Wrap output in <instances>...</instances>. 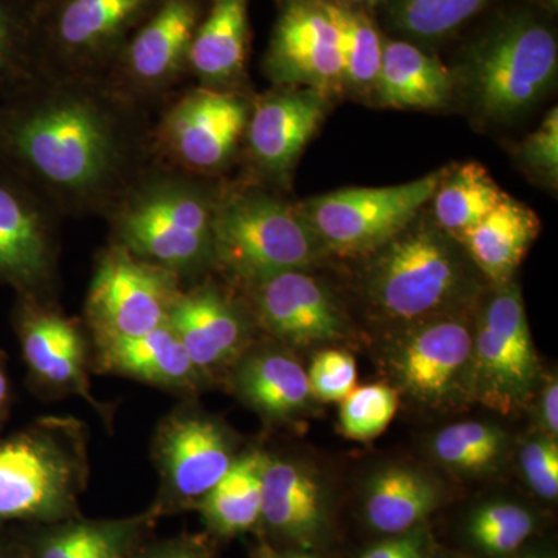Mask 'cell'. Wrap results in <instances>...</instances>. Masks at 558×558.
Segmentation results:
<instances>
[{"mask_svg": "<svg viewBox=\"0 0 558 558\" xmlns=\"http://www.w3.org/2000/svg\"><path fill=\"white\" fill-rule=\"evenodd\" d=\"M153 117L105 78L40 73L0 101V160L64 218H106L156 161Z\"/></svg>", "mask_w": 558, "mask_h": 558, "instance_id": "6da1fadb", "label": "cell"}, {"mask_svg": "<svg viewBox=\"0 0 558 558\" xmlns=\"http://www.w3.org/2000/svg\"><path fill=\"white\" fill-rule=\"evenodd\" d=\"M223 180L194 178L154 161L106 216L110 244L172 271L185 286L211 275Z\"/></svg>", "mask_w": 558, "mask_h": 558, "instance_id": "7a4b0ae2", "label": "cell"}, {"mask_svg": "<svg viewBox=\"0 0 558 558\" xmlns=\"http://www.w3.org/2000/svg\"><path fill=\"white\" fill-rule=\"evenodd\" d=\"M89 476V436L80 418L44 416L0 436V527L81 515Z\"/></svg>", "mask_w": 558, "mask_h": 558, "instance_id": "3957f363", "label": "cell"}, {"mask_svg": "<svg viewBox=\"0 0 558 558\" xmlns=\"http://www.w3.org/2000/svg\"><path fill=\"white\" fill-rule=\"evenodd\" d=\"M323 252L299 205L250 180H223L215 215L216 271L240 286L307 270Z\"/></svg>", "mask_w": 558, "mask_h": 558, "instance_id": "277c9868", "label": "cell"}, {"mask_svg": "<svg viewBox=\"0 0 558 558\" xmlns=\"http://www.w3.org/2000/svg\"><path fill=\"white\" fill-rule=\"evenodd\" d=\"M469 256L461 242L418 215L368 255L365 289L385 317L403 323L449 314L470 290Z\"/></svg>", "mask_w": 558, "mask_h": 558, "instance_id": "5b68a950", "label": "cell"}, {"mask_svg": "<svg viewBox=\"0 0 558 558\" xmlns=\"http://www.w3.org/2000/svg\"><path fill=\"white\" fill-rule=\"evenodd\" d=\"M557 70L556 33L534 14L512 13L469 47L462 76L481 116L509 121L553 89Z\"/></svg>", "mask_w": 558, "mask_h": 558, "instance_id": "8992f818", "label": "cell"}, {"mask_svg": "<svg viewBox=\"0 0 558 558\" xmlns=\"http://www.w3.org/2000/svg\"><path fill=\"white\" fill-rule=\"evenodd\" d=\"M252 101L248 90H179L154 113V160L194 178L226 179L241 157Z\"/></svg>", "mask_w": 558, "mask_h": 558, "instance_id": "52a82bcc", "label": "cell"}, {"mask_svg": "<svg viewBox=\"0 0 558 558\" xmlns=\"http://www.w3.org/2000/svg\"><path fill=\"white\" fill-rule=\"evenodd\" d=\"M160 0H35L40 73L102 78Z\"/></svg>", "mask_w": 558, "mask_h": 558, "instance_id": "ba28073f", "label": "cell"}, {"mask_svg": "<svg viewBox=\"0 0 558 558\" xmlns=\"http://www.w3.org/2000/svg\"><path fill=\"white\" fill-rule=\"evenodd\" d=\"M182 279L110 244L98 253L84 304L92 343L145 336L168 325Z\"/></svg>", "mask_w": 558, "mask_h": 558, "instance_id": "9c48e42d", "label": "cell"}, {"mask_svg": "<svg viewBox=\"0 0 558 558\" xmlns=\"http://www.w3.org/2000/svg\"><path fill=\"white\" fill-rule=\"evenodd\" d=\"M207 5L208 0H160L102 78L154 116L190 76L191 46Z\"/></svg>", "mask_w": 558, "mask_h": 558, "instance_id": "30bf717a", "label": "cell"}, {"mask_svg": "<svg viewBox=\"0 0 558 558\" xmlns=\"http://www.w3.org/2000/svg\"><path fill=\"white\" fill-rule=\"evenodd\" d=\"M444 170L400 185L344 189L300 202L301 215L323 250L340 256H368L424 211Z\"/></svg>", "mask_w": 558, "mask_h": 558, "instance_id": "8fae6325", "label": "cell"}, {"mask_svg": "<svg viewBox=\"0 0 558 558\" xmlns=\"http://www.w3.org/2000/svg\"><path fill=\"white\" fill-rule=\"evenodd\" d=\"M238 457L234 435L223 422L190 402L175 407L154 432L159 494L150 509L159 519L196 510Z\"/></svg>", "mask_w": 558, "mask_h": 558, "instance_id": "7c38bea8", "label": "cell"}, {"mask_svg": "<svg viewBox=\"0 0 558 558\" xmlns=\"http://www.w3.org/2000/svg\"><path fill=\"white\" fill-rule=\"evenodd\" d=\"M13 328L31 387L43 398L86 400L106 424L113 418L112 405L100 402L90 389L89 330L69 317L57 301L16 295Z\"/></svg>", "mask_w": 558, "mask_h": 558, "instance_id": "4fadbf2b", "label": "cell"}, {"mask_svg": "<svg viewBox=\"0 0 558 558\" xmlns=\"http://www.w3.org/2000/svg\"><path fill=\"white\" fill-rule=\"evenodd\" d=\"M64 216L0 160V286L54 300Z\"/></svg>", "mask_w": 558, "mask_h": 558, "instance_id": "5bb4252c", "label": "cell"}, {"mask_svg": "<svg viewBox=\"0 0 558 558\" xmlns=\"http://www.w3.org/2000/svg\"><path fill=\"white\" fill-rule=\"evenodd\" d=\"M538 362L520 289L498 286L473 339L469 385L484 405L510 413L526 403L537 381Z\"/></svg>", "mask_w": 558, "mask_h": 558, "instance_id": "9a60e30c", "label": "cell"}, {"mask_svg": "<svg viewBox=\"0 0 558 558\" xmlns=\"http://www.w3.org/2000/svg\"><path fill=\"white\" fill-rule=\"evenodd\" d=\"M263 72L274 86L307 87L328 98L344 90L340 33L328 0H277Z\"/></svg>", "mask_w": 558, "mask_h": 558, "instance_id": "2e32d148", "label": "cell"}, {"mask_svg": "<svg viewBox=\"0 0 558 558\" xmlns=\"http://www.w3.org/2000/svg\"><path fill=\"white\" fill-rule=\"evenodd\" d=\"M329 98L307 87L274 86L253 97L241 156L245 180L277 190L325 121Z\"/></svg>", "mask_w": 558, "mask_h": 558, "instance_id": "e0dca14e", "label": "cell"}, {"mask_svg": "<svg viewBox=\"0 0 558 558\" xmlns=\"http://www.w3.org/2000/svg\"><path fill=\"white\" fill-rule=\"evenodd\" d=\"M253 323L247 303L211 275L183 288L168 319L208 384L220 374H230L248 351Z\"/></svg>", "mask_w": 558, "mask_h": 558, "instance_id": "ac0fdd59", "label": "cell"}, {"mask_svg": "<svg viewBox=\"0 0 558 558\" xmlns=\"http://www.w3.org/2000/svg\"><path fill=\"white\" fill-rule=\"evenodd\" d=\"M256 325L290 347L332 343L348 336V319L325 282L288 270L242 286Z\"/></svg>", "mask_w": 558, "mask_h": 558, "instance_id": "d6986e66", "label": "cell"}, {"mask_svg": "<svg viewBox=\"0 0 558 558\" xmlns=\"http://www.w3.org/2000/svg\"><path fill=\"white\" fill-rule=\"evenodd\" d=\"M472 348L464 318L444 314L418 322L395 357L400 385L418 402L439 405L469 376Z\"/></svg>", "mask_w": 558, "mask_h": 558, "instance_id": "ffe728a7", "label": "cell"}, {"mask_svg": "<svg viewBox=\"0 0 558 558\" xmlns=\"http://www.w3.org/2000/svg\"><path fill=\"white\" fill-rule=\"evenodd\" d=\"M159 517L153 509L113 520L83 517L11 529L22 558H132Z\"/></svg>", "mask_w": 558, "mask_h": 558, "instance_id": "44dd1931", "label": "cell"}, {"mask_svg": "<svg viewBox=\"0 0 558 558\" xmlns=\"http://www.w3.org/2000/svg\"><path fill=\"white\" fill-rule=\"evenodd\" d=\"M98 373L128 377L179 398H194L208 381L197 371L170 325L145 333L94 344Z\"/></svg>", "mask_w": 558, "mask_h": 558, "instance_id": "7402d4cb", "label": "cell"}, {"mask_svg": "<svg viewBox=\"0 0 558 558\" xmlns=\"http://www.w3.org/2000/svg\"><path fill=\"white\" fill-rule=\"evenodd\" d=\"M259 523L303 548L317 545L326 526V498L315 473L299 461L267 454Z\"/></svg>", "mask_w": 558, "mask_h": 558, "instance_id": "603a6c76", "label": "cell"}, {"mask_svg": "<svg viewBox=\"0 0 558 558\" xmlns=\"http://www.w3.org/2000/svg\"><path fill=\"white\" fill-rule=\"evenodd\" d=\"M250 2L208 0L190 51V76L199 86L247 90Z\"/></svg>", "mask_w": 558, "mask_h": 558, "instance_id": "cb8c5ba5", "label": "cell"}, {"mask_svg": "<svg viewBox=\"0 0 558 558\" xmlns=\"http://www.w3.org/2000/svg\"><path fill=\"white\" fill-rule=\"evenodd\" d=\"M238 398L267 421H288L310 407L307 373L288 352L248 349L230 373Z\"/></svg>", "mask_w": 558, "mask_h": 558, "instance_id": "d4e9b609", "label": "cell"}, {"mask_svg": "<svg viewBox=\"0 0 558 558\" xmlns=\"http://www.w3.org/2000/svg\"><path fill=\"white\" fill-rule=\"evenodd\" d=\"M539 230L542 222L534 209L508 194L462 238L461 245L488 281L505 286L519 270Z\"/></svg>", "mask_w": 558, "mask_h": 558, "instance_id": "484cf974", "label": "cell"}, {"mask_svg": "<svg viewBox=\"0 0 558 558\" xmlns=\"http://www.w3.org/2000/svg\"><path fill=\"white\" fill-rule=\"evenodd\" d=\"M453 76L409 40H385L374 97L385 108L440 109L449 105Z\"/></svg>", "mask_w": 558, "mask_h": 558, "instance_id": "4316f807", "label": "cell"}, {"mask_svg": "<svg viewBox=\"0 0 558 558\" xmlns=\"http://www.w3.org/2000/svg\"><path fill=\"white\" fill-rule=\"evenodd\" d=\"M435 483L416 469L389 465L366 488V520L376 531L399 535L413 531L438 505Z\"/></svg>", "mask_w": 558, "mask_h": 558, "instance_id": "83f0119b", "label": "cell"}, {"mask_svg": "<svg viewBox=\"0 0 558 558\" xmlns=\"http://www.w3.org/2000/svg\"><path fill=\"white\" fill-rule=\"evenodd\" d=\"M266 459L267 453L260 450L240 454L223 478L201 499L196 510L213 534L234 537L259 524Z\"/></svg>", "mask_w": 558, "mask_h": 558, "instance_id": "f1b7e54d", "label": "cell"}, {"mask_svg": "<svg viewBox=\"0 0 558 558\" xmlns=\"http://www.w3.org/2000/svg\"><path fill=\"white\" fill-rule=\"evenodd\" d=\"M506 196L478 161L458 165L444 170L429 201L432 219L444 233L461 242Z\"/></svg>", "mask_w": 558, "mask_h": 558, "instance_id": "f546056e", "label": "cell"}, {"mask_svg": "<svg viewBox=\"0 0 558 558\" xmlns=\"http://www.w3.org/2000/svg\"><path fill=\"white\" fill-rule=\"evenodd\" d=\"M328 7L340 33L344 90L373 98L385 43L379 28L368 11L341 0H328Z\"/></svg>", "mask_w": 558, "mask_h": 558, "instance_id": "4dcf8cb0", "label": "cell"}, {"mask_svg": "<svg viewBox=\"0 0 558 558\" xmlns=\"http://www.w3.org/2000/svg\"><path fill=\"white\" fill-rule=\"evenodd\" d=\"M39 75L35 0H0V101Z\"/></svg>", "mask_w": 558, "mask_h": 558, "instance_id": "1f68e13d", "label": "cell"}, {"mask_svg": "<svg viewBox=\"0 0 558 558\" xmlns=\"http://www.w3.org/2000/svg\"><path fill=\"white\" fill-rule=\"evenodd\" d=\"M495 0H387L388 24L414 40H440Z\"/></svg>", "mask_w": 558, "mask_h": 558, "instance_id": "d6a6232c", "label": "cell"}, {"mask_svg": "<svg viewBox=\"0 0 558 558\" xmlns=\"http://www.w3.org/2000/svg\"><path fill=\"white\" fill-rule=\"evenodd\" d=\"M432 450L440 464L457 472H487L505 453L506 433L483 422H461L440 429Z\"/></svg>", "mask_w": 558, "mask_h": 558, "instance_id": "836d02e7", "label": "cell"}, {"mask_svg": "<svg viewBox=\"0 0 558 558\" xmlns=\"http://www.w3.org/2000/svg\"><path fill=\"white\" fill-rule=\"evenodd\" d=\"M532 513L515 502H488L472 513L469 537L487 556L501 557L515 553L534 532Z\"/></svg>", "mask_w": 558, "mask_h": 558, "instance_id": "e575fe53", "label": "cell"}, {"mask_svg": "<svg viewBox=\"0 0 558 558\" xmlns=\"http://www.w3.org/2000/svg\"><path fill=\"white\" fill-rule=\"evenodd\" d=\"M399 407L398 389L385 384L354 388L341 400V432L349 439L369 440L391 424Z\"/></svg>", "mask_w": 558, "mask_h": 558, "instance_id": "d590c367", "label": "cell"}, {"mask_svg": "<svg viewBox=\"0 0 558 558\" xmlns=\"http://www.w3.org/2000/svg\"><path fill=\"white\" fill-rule=\"evenodd\" d=\"M306 373L312 399L322 402H341L357 385L355 360L340 349L318 352Z\"/></svg>", "mask_w": 558, "mask_h": 558, "instance_id": "8d00e7d4", "label": "cell"}, {"mask_svg": "<svg viewBox=\"0 0 558 558\" xmlns=\"http://www.w3.org/2000/svg\"><path fill=\"white\" fill-rule=\"evenodd\" d=\"M519 159L529 172L537 175L550 186L558 180V112L557 108L546 113L539 126L519 146Z\"/></svg>", "mask_w": 558, "mask_h": 558, "instance_id": "74e56055", "label": "cell"}, {"mask_svg": "<svg viewBox=\"0 0 558 558\" xmlns=\"http://www.w3.org/2000/svg\"><path fill=\"white\" fill-rule=\"evenodd\" d=\"M521 470L529 486L538 497H558V447L556 439L538 438L524 444L520 454Z\"/></svg>", "mask_w": 558, "mask_h": 558, "instance_id": "f35d334b", "label": "cell"}, {"mask_svg": "<svg viewBox=\"0 0 558 558\" xmlns=\"http://www.w3.org/2000/svg\"><path fill=\"white\" fill-rule=\"evenodd\" d=\"M132 558H215L208 543L196 535L148 539Z\"/></svg>", "mask_w": 558, "mask_h": 558, "instance_id": "ab89813d", "label": "cell"}, {"mask_svg": "<svg viewBox=\"0 0 558 558\" xmlns=\"http://www.w3.org/2000/svg\"><path fill=\"white\" fill-rule=\"evenodd\" d=\"M427 542L421 531H409L385 539L379 545L366 550L360 558H425Z\"/></svg>", "mask_w": 558, "mask_h": 558, "instance_id": "60d3db41", "label": "cell"}, {"mask_svg": "<svg viewBox=\"0 0 558 558\" xmlns=\"http://www.w3.org/2000/svg\"><path fill=\"white\" fill-rule=\"evenodd\" d=\"M542 416L549 438L556 439L558 433V384L556 377L548 381L543 391Z\"/></svg>", "mask_w": 558, "mask_h": 558, "instance_id": "b9f144b4", "label": "cell"}, {"mask_svg": "<svg viewBox=\"0 0 558 558\" xmlns=\"http://www.w3.org/2000/svg\"><path fill=\"white\" fill-rule=\"evenodd\" d=\"M11 407H13V391H11L9 357L0 349V436L9 422Z\"/></svg>", "mask_w": 558, "mask_h": 558, "instance_id": "7bdbcfd3", "label": "cell"}, {"mask_svg": "<svg viewBox=\"0 0 558 558\" xmlns=\"http://www.w3.org/2000/svg\"><path fill=\"white\" fill-rule=\"evenodd\" d=\"M0 558H22L10 531L0 527Z\"/></svg>", "mask_w": 558, "mask_h": 558, "instance_id": "ee69618b", "label": "cell"}, {"mask_svg": "<svg viewBox=\"0 0 558 558\" xmlns=\"http://www.w3.org/2000/svg\"><path fill=\"white\" fill-rule=\"evenodd\" d=\"M253 558H317L307 556V554L296 553H279V550L271 548L269 545H260Z\"/></svg>", "mask_w": 558, "mask_h": 558, "instance_id": "f6af8a7d", "label": "cell"}, {"mask_svg": "<svg viewBox=\"0 0 558 558\" xmlns=\"http://www.w3.org/2000/svg\"><path fill=\"white\" fill-rule=\"evenodd\" d=\"M341 2L348 3V5L357 7V9H362L365 11H369L376 9L380 3L387 2V0H341Z\"/></svg>", "mask_w": 558, "mask_h": 558, "instance_id": "bcb514c9", "label": "cell"}, {"mask_svg": "<svg viewBox=\"0 0 558 558\" xmlns=\"http://www.w3.org/2000/svg\"><path fill=\"white\" fill-rule=\"evenodd\" d=\"M543 5L546 7L549 11H553V13H556L558 9V0H542Z\"/></svg>", "mask_w": 558, "mask_h": 558, "instance_id": "7dc6e473", "label": "cell"}, {"mask_svg": "<svg viewBox=\"0 0 558 558\" xmlns=\"http://www.w3.org/2000/svg\"><path fill=\"white\" fill-rule=\"evenodd\" d=\"M531 558H548V557H539V556H538V557H531Z\"/></svg>", "mask_w": 558, "mask_h": 558, "instance_id": "c3c4849f", "label": "cell"}]
</instances>
